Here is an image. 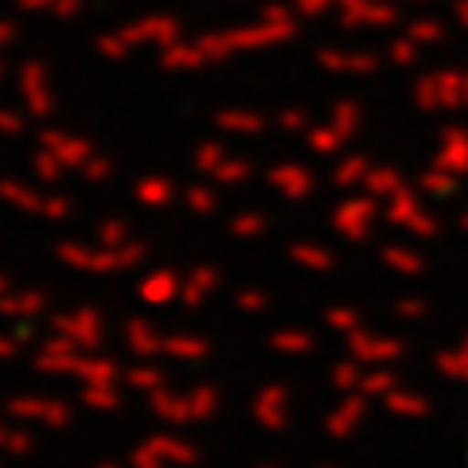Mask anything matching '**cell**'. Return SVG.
Returning <instances> with one entry per match:
<instances>
[]
</instances>
